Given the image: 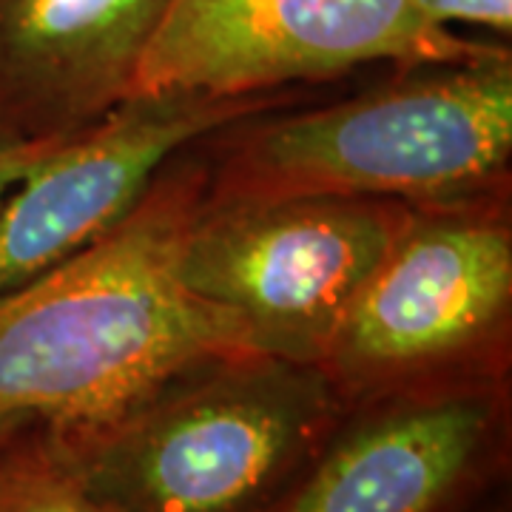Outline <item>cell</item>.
<instances>
[{"mask_svg": "<svg viewBox=\"0 0 512 512\" xmlns=\"http://www.w3.org/2000/svg\"><path fill=\"white\" fill-rule=\"evenodd\" d=\"M202 205L197 177L157 180L106 237L0 293V419L80 430L200 359L251 350L177 274Z\"/></svg>", "mask_w": 512, "mask_h": 512, "instance_id": "cell-1", "label": "cell"}, {"mask_svg": "<svg viewBox=\"0 0 512 512\" xmlns=\"http://www.w3.org/2000/svg\"><path fill=\"white\" fill-rule=\"evenodd\" d=\"M325 367L228 350L57 433L106 512H271L348 413Z\"/></svg>", "mask_w": 512, "mask_h": 512, "instance_id": "cell-2", "label": "cell"}, {"mask_svg": "<svg viewBox=\"0 0 512 512\" xmlns=\"http://www.w3.org/2000/svg\"><path fill=\"white\" fill-rule=\"evenodd\" d=\"M407 69L353 100L256 128L225 163L214 202H461L493 185L512 154L510 52Z\"/></svg>", "mask_w": 512, "mask_h": 512, "instance_id": "cell-3", "label": "cell"}, {"mask_svg": "<svg viewBox=\"0 0 512 512\" xmlns=\"http://www.w3.org/2000/svg\"><path fill=\"white\" fill-rule=\"evenodd\" d=\"M410 217L407 202L376 197L211 202L185 231L177 274L237 319L251 350L322 367L356 293Z\"/></svg>", "mask_w": 512, "mask_h": 512, "instance_id": "cell-4", "label": "cell"}, {"mask_svg": "<svg viewBox=\"0 0 512 512\" xmlns=\"http://www.w3.org/2000/svg\"><path fill=\"white\" fill-rule=\"evenodd\" d=\"M510 302L504 222L413 214L356 293L322 367L348 404L424 384L498 379L484 356Z\"/></svg>", "mask_w": 512, "mask_h": 512, "instance_id": "cell-5", "label": "cell"}, {"mask_svg": "<svg viewBox=\"0 0 512 512\" xmlns=\"http://www.w3.org/2000/svg\"><path fill=\"white\" fill-rule=\"evenodd\" d=\"M421 15L416 0H171L134 94L262 97L359 66L487 55Z\"/></svg>", "mask_w": 512, "mask_h": 512, "instance_id": "cell-6", "label": "cell"}, {"mask_svg": "<svg viewBox=\"0 0 512 512\" xmlns=\"http://www.w3.org/2000/svg\"><path fill=\"white\" fill-rule=\"evenodd\" d=\"M507 461L498 379L350 404L271 512H467Z\"/></svg>", "mask_w": 512, "mask_h": 512, "instance_id": "cell-7", "label": "cell"}, {"mask_svg": "<svg viewBox=\"0 0 512 512\" xmlns=\"http://www.w3.org/2000/svg\"><path fill=\"white\" fill-rule=\"evenodd\" d=\"M271 106V97L131 94L60 140L0 205V293L114 231L188 143Z\"/></svg>", "mask_w": 512, "mask_h": 512, "instance_id": "cell-8", "label": "cell"}, {"mask_svg": "<svg viewBox=\"0 0 512 512\" xmlns=\"http://www.w3.org/2000/svg\"><path fill=\"white\" fill-rule=\"evenodd\" d=\"M171 0H0V109L72 137L134 94Z\"/></svg>", "mask_w": 512, "mask_h": 512, "instance_id": "cell-9", "label": "cell"}, {"mask_svg": "<svg viewBox=\"0 0 512 512\" xmlns=\"http://www.w3.org/2000/svg\"><path fill=\"white\" fill-rule=\"evenodd\" d=\"M0 512H106L72 456L43 421H26L0 441Z\"/></svg>", "mask_w": 512, "mask_h": 512, "instance_id": "cell-10", "label": "cell"}, {"mask_svg": "<svg viewBox=\"0 0 512 512\" xmlns=\"http://www.w3.org/2000/svg\"><path fill=\"white\" fill-rule=\"evenodd\" d=\"M66 137H37L29 134L0 109V205L9 197V191L35 168L52 148Z\"/></svg>", "mask_w": 512, "mask_h": 512, "instance_id": "cell-11", "label": "cell"}, {"mask_svg": "<svg viewBox=\"0 0 512 512\" xmlns=\"http://www.w3.org/2000/svg\"><path fill=\"white\" fill-rule=\"evenodd\" d=\"M421 15L441 29L478 26L495 35L512 32V0H416Z\"/></svg>", "mask_w": 512, "mask_h": 512, "instance_id": "cell-12", "label": "cell"}, {"mask_svg": "<svg viewBox=\"0 0 512 512\" xmlns=\"http://www.w3.org/2000/svg\"><path fill=\"white\" fill-rule=\"evenodd\" d=\"M26 421H32V419H0V441L6 439L9 433H15L20 424H26Z\"/></svg>", "mask_w": 512, "mask_h": 512, "instance_id": "cell-13", "label": "cell"}, {"mask_svg": "<svg viewBox=\"0 0 512 512\" xmlns=\"http://www.w3.org/2000/svg\"><path fill=\"white\" fill-rule=\"evenodd\" d=\"M467 512H473V507H470V510H467Z\"/></svg>", "mask_w": 512, "mask_h": 512, "instance_id": "cell-14", "label": "cell"}]
</instances>
